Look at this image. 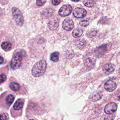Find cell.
<instances>
[{
  "instance_id": "cell-21",
  "label": "cell",
  "mask_w": 120,
  "mask_h": 120,
  "mask_svg": "<svg viewBox=\"0 0 120 120\" xmlns=\"http://www.w3.org/2000/svg\"><path fill=\"white\" fill-rule=\"evenodd\" d=\"M83 3L84 5L87 7H91L94 6L95 1L94 0H83Z\"/></svg>"
},
{
  "instance_id": "cell-15",
  "label": "cell",
  "mask_w": 120,
  "mask_h": 120,
  "mask_svg": "<svg viewBox=\"0 0 120 120\" xmlns=\"http://www.w3.org/2000/svg\"><path fill=\"white\" fill-rule=\"evenodd\" d=\"M15 98V96L12 94H9L5 98V102L7 105L10 106L13 102Z\"/></svg>"
},
{
  "instance_id": "cell-16",
  "label": "cell",
  "mask_w": 120,
  "mask_h": 120,
  "mask_svg": "<svg viewBox=\"0 0 120 120\" xmlns=\"http://www.w3.org/2000/svg\"><path fill=\"white\" fill-rule=\"evenodd\" d=\"M1 47L5 51H8L12 49V45L9 42H4L1 44Z\"/></svg>"
},
{
  "instance_id": "cell-6",
  "label": "cell",
  "mask_w": 120,
  "mask_h": 120,
  "mask_svg": "<svg viewBox=\"0 0 120 120\" xmlns=\"http://www.w3.org/2000/svg\"><path fill=\"white\" fill-rule=\"evenodd\" d=\"M74 24L73 21L69 18L65 19L62 23L63 28L67 31H69L72 30L74 27Z\"/></svg>"
},
{
  "instance_id": "cell-28",
  "label": "cell",
  "mask_w": 120,
  "mask_h": 120,
  "mask_svg": "<svg viewBox=\"0 0 120 120\" xmlns=\"http://www.w3.org/2000/svg\"><path fill=\"white\" fill-rule=\"evenodd\" d=\"M3 61H4L3 58L2 56H0V64H2L3 62Z\"/></svg>"
},
{
  "instance_id": "cell-26",
  "label": "cell",
  "mask_w": 120,
  "mask_h": 120,
  "mask_svg": "<svg viewBox=\"0 0 120 120\" xmlns=\"http://www.w3.org/2000/svg\"><path fill=\"white\" fill-rule=\"evenodd\" d=\"M114 118V116L113 115L108 114L105 117L104 120H113Z\"/></svg>"
},
{
  "instance_id": "cell-9",
  "label": "cell",
  "mask_w": 120,
  "mask_h": 120,
  "mask_svg": "<svg viewBox=\"0 0 120 120\" xmlns=\"http://www.w3.org/2000/svg\"><path fill=\"white\" fill-rule=\"evenodd\" d=\"M104 87L107 91L109 92H112L116 89V84L113 81L109 80L105 83Z\"/></svg>"
},
{
  "instance_id": "cell-10",
  "label": "cell",
  "mask_w": 120,
  "mask_h": 120,
  "mask_svg": "<svg viewBox=\"0 0 120 120\" xmlns=\"http://www.w3.org/2000/svg\"><path fill=\"white\" fill-rule=\"evenodd\" d=\"M115 69V66L112 63H107L105 64L103 67V70L104 72L107 74H110L113 72Z\"/></svg>"
},
{
  "instance_id": "cell-12",
  "label": "cell",
  "mask_w": 120,
  "mask_h": 120,
  "mask_svg": "<svg viewBox=\"0 0 120 120\" xmlns=\"http://www.w3.org/2000/svg\"><path fill=\"white\" fill-rule=\"evenodd\" d=\"M103 96V93L101 91H94L90 96V100L92 101L95 102L100 100Z\"/></svg>"
},
{
  "instance_id": "cell-1",
  "label": "cell",
  "mask_w": 120,
  "mask_h": 120,
  "mask_svg": "<svg viewBox=\"0 0 120 120\" xmlns=\"http://www.w3.org/2000/svg\"><path fill=\"white\" fill-rule=\"evenodd\" d=\"M46 69V63L45 60H41L34 65L32 69V74L33 76L38 77L42 76Z\"/></svg>"
},
{
  "instance_id": "cell-19",
  "label": "cell",
  "mask_w": 120,
  "mask_h": 120,
  "mask_svg": "<svg viewBox=\"0 0 120 120\" xmlns=\"http://www.w3.org/2000/svg\"><path fill=\"white\" fill-rule=\"evenodd\" d=\"M97 32L96 29H91L87 31L86 33V36L89 38H92L96 36Z\"/></svg>"
},
{
  "instance_id": "cell-11",
  "label": "cell",
  "mask_w": 120,
  "mask_h": 120,
  "mask_svg": "<svg viewBox=\"0 0 120 120\" xmlns=\"http://www.w3.org/2000/svg\"><path fill=\"white\" fill-rule=\"evenodd\" d=\"M24 104V100L22 98H19L16 100L15 103L14 104L13 108L15 111L21 110Z\"/></svg>"
},
{
  "instance_id": "cell-31",
  "label": "cell",
  "mask_w": 120,
  "mask_h": 120,
  "mask_svg": "<svg viewBox=\"0 0 120 120\" xmlns=\"http://www.w3.org/2000/svg\"><path fill=\"white\" fill-rule=\"evenodd\" d=\"M29 120H34V119H30Z\"/></svg>"
},
{
  "instance_id": "cell-27",
  "label": "cell",
  "mask_w": 120,
  "mask_h": 120,
  "mask_svg": "<svg viewBox=\"0 0 120 120\" xmlns=\"http://www.w3.org/2000/svg\"><path fill=\"white\" fill-rule=\"evenodd\" d=\"M60 2V0H52V3L54 5H58Z\"/></svg>"
},
{
  "instance_id": "cell-20",
  "label": "cell",
  "mask_w": 120,
  "mask_h": 120,
  "mask_svg": "<svg viewBox=\"0 0 120 120\" xmlns=\"http://www.w3.org/2000/svg\"><path fill=\"white\" fill-rule=\"evenodd\" d=\"M50 59L52 61L57 62L59 60V52H52L51 54Z\"/></svg>"
},
{
  "instance_id": "cell-3",
  "label": "cell",
  "mask_w": 120,
  "mask_h": 120,
  "mask_svg": "<svg viewBox=\"0 0 120 120\" xmlns=\"http://www.w3.org/2000/svg\"><path fill=\"white\" fill-rule=\"evenodd\" d=\"M12 15L14 20L18 25L22 26L24 22L23 15L21 12L16 8H13L12 9Z\"/></svg>"
},
{
  "instance_id": "cell-7",
  "label": "cell",
  "mask_w": 120,
  "mask_h": 120,
  "mask_svg": "<svg viewBox=\"0 0 120 120\" xmlns=\"http://www.w3.org/2000/svg\"><path fill=\"white\" fill-rule=\"evenodd\" d=\"M86 13L87 12L85 9L80 8H77L73 11L74 16L78 18L84 17L86 15Z\"/></svg>"
},
{
  "instance_id": "cell-29",
  "label": "cell",
  "mask_w": 120,
  "mask_h": 120,
  "mask_svg": "<svg viewBox=\"0 0 120 120\" xmlns=\"http://www.w3.org/2000/svg\"><path fill=\"white\" fill-rule=\"evenodd\" d=\"M72 1H79V0H72Z\"/></svg>"
},
{
  "instance_id": "cell-14",
  "label": "cell",
  "mask_w": 120,
  "mask_h": 120,
  "mask_svg": "<svg viewBox=\"0 0 120 120\" xmlns=\"http://www.w3.org/2000/svg\"><path fill=\"white\" fill-rule=\"evenodd\" d=\"M84 64L86 67L91 68L95 64V60L93 58H88L85 60Z\"/></svg>"
},
{
  "instance_id": "cell-5",
  "label": "cell",
  "mask_w": 120,
  "mask_h": 120,
  "mask_svg": "<svg viewBox=\"0 0 120 120\" xmlns=\"http://www.w3.org/2000/svg\"><path fill=\"white\" fill-rule=\"evenodd\" d=\"M117 109V105L114 102L107 104L105 108V112L107 114H112L115 112Z\"/></svg>"
},
{
  "instance_id": "cell-4",
  "label": "cell",
  "mask_w": 120,
  "mask_h": 120,
  "mask_svg": "<svg viewBox=\"0 0 120 120\" xmlns=\"http://www.w3.org/2000/svg\"><path fill=\"white\" fill-rule=\"evenodd\" d=\"M72 10V8L70 5H64L60 9L59 14L61 16H66L68 15L71 13Z\"/></svg>"
},
{
  "instance_id": "cell-24",
  "label": "cell",
  "mask_w": 120,
  "mask_h": 120,
  "mask_svg": "<svg viewBox=\"0 0 120 120\" xmlns=\"http://www.w3.org/2000/svg\"><path fill=\"white\" fill-rule=\"evenodd\" d=\"M80 25L82 26H83V27H86L87 26V25H89V21L88 19H83V20H82L80 21Z\"/></svg>"
},
{
  "instance_id": "cell-30",
  "label": "cell",
  "mask_w": 120,
  "mask_h": 120,
  "mask_svg": "<svg viewBox=\"0 0 120 120\" xmlns=\"http://www.w3.org/2000/svg\"><path fill=\"white\" fill-rule=\"evenodd\" d=\"M119 100H120V97H119Z\"/></svg>"
},
{
  "instance_id": "cell-2",
  "label": "cell",
  "mask_w": 120,
  "mask_h": 120,
  "mask_svg": "<svg viewBox=\"0 0 120 120\" xmlns=\"http://www.w3.org/2000/svg\"><path fill=\"white\" fill-rule=\"evenodd\" d=\"M24 56V52L22 51L16 52L13 55L10 63L11 68L12 69L15 70L21 66Z\"/></svg>"
},
{
  "instance_id": "cell-22",
  "label": "cell",
  "mask_w": 120,
  "mask_h": 120,
  "mask_svg": "<svg viewBox=\"0 0 120 120\" xmlns=\"http://www.w3.org/2000/svg\"><path fill=\"white\" fill-rule=\"evenodd\" d=\"M7 79V75L4 72L0 70V84L4 82Z\"/></svg>"
},
{
  "instance_id": "cell-17",
  "label": "cell",
  "mask_w": 120,
  "mask_h": 120,
  "mask_svg": "<svg viewBox=\"0 0 120 120\" xmlns=\"http://www.w3.org/2000/svg\"><path fill=\"white\" fill-rule=\"evenodd\" d=\"M9 87L13 91H18L20 88V84L15 82H11L9 84Z\"/></svg>"
},
{
  "instance_id": "cell-25",
  "label": "cell",
  "mask_w": 120,
  "mask_h": 120,
  "mask_svg": "<svg viewBox=\"0 0 120 120\" xmlns=\"http://www.w3.org/2000/svg\"><path fill=\"white\" fill-rule=\"evenodd\" d=\"M46 1V0H37L36 3L38 6H41L43 5Z\"/></svg>"
},
{
  "instance_id": "cell-23",
  "label": "cell",
  "mask_w": 120,
  "mask_h": 120,
  "mask_svg": "<svg viewBox=\"0 0 120 120\" xmlns=\"http://www.w3.org/2000/svg\"><path fill=\"white\" fill-rule=\"evenodd\" d=\"M0 120H9V116L6 112L0 113Z\"/></svg>"
},
{
  "instance_id": "cell-13",
  "label": "cell",
  "mask_w": 120,
  "mask_h": 120,
  "mask_svg": "<svg viewBox=\"0 0 120 120\" xmlns=\"http://www.w3.org/2000/svg\"><path fill=\"white\" fill-rule=\"evenodd\" d=\"M59 21L57 18H52L49 21L48 26L49 28L52 30L56 29L58 26Z\"/></svg>"
},
{
  "instance_id": "cell-8",
  "label": "cell",
  "mask_w": 120,
  "mask_h": 120,
  "mask_svg": "<svg viewBox=\"0 0 120 120\" xmlns=\"http://www.w3.org/2000/svg\"><path fill=\"white\" fill-rule=\"evenodd\" d=\"M107 51V46L106 45H103L97 48L94 51L95 55L98 57H102Z\"/></svg>"
},
{
  "instance_id": "cell-18",
  "label": "cell",
  "mask_w": 120,
  "mask_h": 120,
  "mask_svg": "<svg viewBox=\"0 0 120 120\" xmlns=\"http://www.w3.org/2000/svg\"><path fill=\"white\" fill-rule=\"evenodd\" d=\"M82 34V31L80 29H75L72 32L73 36L75 38H77L81 36Z\"/></svg>"
}]
</instances>
